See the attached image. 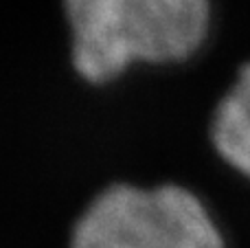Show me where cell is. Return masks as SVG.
I'll return each mask as SVG.
<instances>
[{
    "mask_svg": "<svg viewBox=\"0 0 250 248\" xmlns=\"http://www.w3.org/2000/svg\"><path fill=\"white\" fill-rule=\"evenodd\" d=\"M73 64L108 82L132 62L189 57L208 29V0H64Z\"/></svg>",
    "mask_w": 250,
    "mask_h": 248,
    "instance_id": "1",
    "label": "cell"
},
{
    "mask_svg": "<svg viewBox=\"0 0 250 248\" xmlns=\"http://www.w3.org/2000/svg\"><path fill=\"white\" fill-rule=\"evenodd\" d=\"M70 248H224V242L189 189L112 185L77 220Z\"/></svg>",
    "mask_w": 250,
    "mask_h": 248,
    "instance_id": "2",
    "label": "cell"
},
{
    "mask_svg": "<svg viewBox=\"0 0 250 248\" xmlns=\"http://www.w3.org/2000/svg\"><path fill=\"white\" fill-rule=\"evenodd\" d=\"M211 139L220 156L250 178V62L217 105Z\"/></svg>",
    "mask_w": 250,
    "mask_h": 248,
    "instance_id": "3",
    "label": "cell"
}]
</instances>
